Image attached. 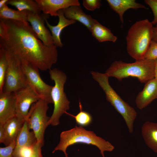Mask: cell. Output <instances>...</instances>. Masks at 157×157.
<instances>
[{
	"mask_svg": "<svg viewBox=\"0 0 157 157\" xmlns=\"http://www.w3.org/2000/svg\"><path fill=\"white\" fill-rule=\"evenodd\" d=\"M157 98V80L154 78L146 83L142 90L135 99L137 107L140 110L144 108Z\"/></svg>",
	"mask_w": 157,
	"mask_h": 157,
	"instance_id": "9a60e30c",
	"label": "cell"
},
{
	"mask_svg": "<svg viewBox=\"0 0 157 157\" xmlns=\"http://www.w3.org/2000/svg\"><path fill=\"white\" fill-rule=\"evenodd\" d=\"M30 130L26 118L16 140V146L13 153L16 152L24 147H33L37 142L34 133Z\"/></svg>",
	"mask_w": 157,
	"mask_h": 157,
	"instance_id": "ac0fdd59",
	"label": "cell"
},
{
	"mask_svg": "<svg viewBox=\"0 0 157 157\" xmlns=\"http://www.w3.org/2000/svg\"><path fill=\"white\" fill-rule=\"evenodd\" d=\"M5 52L8 67L3 92L15 93L25 88L27 85L20 60L11 53L6 51Z\"/></svg>",
	"mask_w": 157,
	"mask_h": 157,
	"instance_id": "ba28073f",
	"label": "cell"
},
{
	"mask_svg": "<svg viewBox=\"0 0 157 157\" xmlns=\"http://www.w3.org/2000/svg\"><path fill=\"white\" fill-rule=\"evenodd\" d=\"M16 146V141L8 146L0 147V157H14L13 152Z\"/></svg>",
	"mask_w": 157,
	"mask_h": 157,
	"instance_id": "4316f807",
	"label": "cell"
},
{
	"mask_svg": "<svg viewBox=\"0 0 157 157\" xmlns=\"http://www.w3.org/2000/svg\"><path fill=\"white\" fill-rule=\"evenodd\" d=\"M141 133L146 145L157 153V123L145 122L141 127Z\"/></svg>",
	"mask_w": 157,
	"mask_h": 157,
	"instance_id": "ffe728a7",
	"label": "cell"
},
{
	"mask_svg": "<svg viewBox=\"0 0 157 157\" xmlns=\"http://www.w3.org/2000/svg\"><path fill=\"white\" fill-rule=\"evenodd\" d=\"M78 143L92 145L97 147L100 150L103 157H105V151H112L114 147L109 142L97 136L92 131H88L79 126L62 132L60 135V140L52 151L60 150L63 152L65 157H68L66 152L67 147Z\"/></svg>",
	"mask_w": 157,
	"mask_h": 157,
	"instance_id": "7a4b0ae2",
	"label": "cell"
},
{
	"mask_svg": "<svg viewBox=\"0 0 157 157\" xmlns=\"http://www.w3.org/2000/svg\"><path fill=\"white\" fill-rule=\"evenodd\" d=\"M93 78L99 83L104 92L106 100L113 106L123 117L129 132L133 131V124L137 116L135 109L124 101L110 85L109 77L105 73L91 71Z\"/></svg>",
	"mask_w": 157,
	"mask_h": 157,
	"instance_id": "5b68a950",
	"label": "cell"
},
{
	"mask_svg": "<svg viewBox=\"0 0 157 157\" xmlns=\"http://www.w3.org/2000/svg\"><path fill=\"white\" fill-rule=\"evenodd\" d=\"M48 104L43 99L39 100L32 105L26 117L30 129L33 132L37 142H40L42 146L44 133L50 118L47 115Z\"/></svg>",
	"mask_w": 157,
	"mask_h": 157,
	"instance_id": "52a82bcc",
	"label": "cell"
},
{
	"mask_svg": "<svg viewBox=\"0 0 157 157\" xmlns=\"http://www.w3.org/2000/svg\"><path fill=\"white\" fill-rule=\"evenodd\" d=\"M27 85L48 104L53 103L51 97L52 86L44 82L41 78L39 69L28 62L20 60Z\"/></svg>",
	"mask_w": 157,
	"mask_h": 157,
	"instance_id": "9c48e42d",
	"label": "cell"
},
{
	"mask_svg": "<svg viewBox=\"0 0 157 157\" xmlns=\"http://www.w3.org/2000/svg\"><path fill=\"white\" fill-rule=\"evenodd\" d=\"M16 100V115L26 119L32 105L42 98L29 86L14 93Z\"/></svg>",
	"mask_w": 157,
	"mask_h": 157,
	"instance_id": "30bf717a",
	"label": "cell"
},
{
	"mask_svg": "<svg viewBox=\"0 0 157 157\" xmlns=\"http://www.w3.org/2000/svg\"><path fill=\"white\" fill-rule=\"evenodd\" d=\"M28 22L37 37L44 44L48 46L54 45L51 33L44 25L45 22L43 14L30 12Z\"/></svg>",
	"mask_w": 157,
	"mask_h": 157,
	"instance_id": "8fae6325",
	"label": "cell"
},
{
	"mask_svg": "<svg viewBox=\"0 0 157 157\" xmlns=\"http://www.w3.org/2000/svg\"><path fill=\"white\" fill-rule=\"evenodd\" d=\"M3 125L0 124V143H2L3 135Z\"/></svg>",
	"mask_w": 157,
	"mask_h": 157,
	"instance_id": "d6a6232c",
	"label": "cell"
},
{
	"mask_svg": "<svg viewBox=\"0 0 157 157\" xmlns=\"http://www.w3.org/2000/svg\"><path fill=\"white\" fill-rule=\"evenodd\" d=\"M40 10L45 15L58 16V11L72 6H80L78 0H35Z\"/></svg>",
	"mask_w": 157,
	"mask_h": 157,
	"instance_id": "5bb4252c",
	"label": "cell"
},
{
	"mask_svg": "<svg viewBox=\"0 0 157 157\" xmlns=\"http://www.w3.org/2000/svg\"><path fill=\"white\" fill-rule=\"evenodd\" d=\"M42 147L40 142H37L33 147V153L31 157H43L41 153Z\"/></svg>",
	"mask_w": 157,
	"mask_h": 157,
	"instance_id": "f546056e",
	"label": "cell"
},
{
	"mask_svg": "<svg viewBox=\"0 0 157 157\" xmlns=\"http://www.w3.org/2000/svg\"><path fill=\"white\" fill-rule=\"evenodd\" d=\"M26 119L16 115L8 120L4 124L2 143L6 146L16 141Z\"/></svg>",
	"mask_w": 157,
	"mask_h": 157,
	"instance_id": "4fadbf2b",
	"label": "cell"
},
{
	"mask_svg": "<svg viewBox=\"0 0 157 157\" xmlns=\"http://www.w3.org/2000/svg\"><path fill=\"white\" fill-rule=\"evenodd\" d=\"M110 7L119 15L120 19L123 23V15L125 12L130 9H147L143 5L137 3L135 0H107Z\"/></svg>",
	"mask_w": 157,
	"mask_h": 157,
	"instance_id": "d6986e66",
	"label": "cell"
},
{
	"mask_svg": "<svg viewBox=\"0 0 157 157\" xmlns=\"http://www.w3.org/2000/svg\"><path fill=\"white\" fill-rule=\"evenodd\" d=\"M153 24L147 19L136 22L126 37L128 53L136 61L144 59L152 40Z\"/></svg>",
	"mask_w": 157,
	"mask_h": 157,
	"instance_id": "3957f363",
	"label": "cell"
},
{
	"mask_svg": "<svg viewBox=\"0 0 157 157\" xmlns=\"http://www.w3.org/2000/svg\"><path fill=\"white\" fill-rule=\"evenodd\" d=\"M154 78L157 80V59L155 60Z\"/></svg>",
	"mask_w": 157,
	"mask_h": 157,
	"instance_id": "836d02e7",
	"label": "cell"
},
{
	"mask_svg": "<svg viewBox=\"0 0 157 157\" xmlns=\"http://www.w3.org/2000/svg\"><path fill=\"white\" fill-rule=\"evenodd\" d=\"M7 4L15 6L19 11H28L38 14H41V12L35 0H9Z\"/></svg>",
	"mask_w": 157,
	"mask_h": 157,
	"instance_id": "603a6c76",
	"label": "cell"
},
{
	"mask_svg": "<svg viewBox=\"0 0 157 157\" xmlns=\"http://www.w3.org/2000/svg\"><path fill=\"white\" fill-rule=\"evenodd\" d=\"M155 60L146 59L128 63L121 60L113 62L105 73L119 81L129 77L137 78L142 83L154 78Z\"/></svg>",
	"mask_w": 157,
	"mask_h": 157,
	"instance_id": "277c9868",
	"label": "cell"
},
{
	"mask_svg": "<svg viewBox=\"0 0 157 157\" xmlns=\"http://www.w3.org/2000/svg\"><path fill=\"white\" fill-rule=\"evenodd\" d=\"M5 29L4 37L0 38V48L25 60L42 71L50 70L57 62V47L48 46L37 37L28 22L0 19Z\"/></svg>",
	"mask_w": 157,
	"mask_h": 157,
	"instance_id": "6da1fadb",
	"label": "cell"
},
{
	"mask_svg": "<svg viewBox=\"0 0 157 157\" xmlns=\"http://www.w3.org/2000/svg\"><path fill=\"white\" fill-rule=\"evenodd\" d=\"M30 12L15 10L9 8L6 4L0 9V19L28 22V17Z\"/></svg>",
	"mask_w": 157,
	"mask_h": 157,
	"instance_id": "7402d4cb",
	"label": "cell"
},
{
	"mask_svg": "<svg viewBox=\"0 0 157 157\" xmlns=\"http://www.w3.org/2000/svg\"><path fill=\"white\" fill-rule=\"evenodd\" d=\"M80 111L76 115H74L67 113L65 114L74 118L76 122L80 126H86L90 125L92 122V117L88 113L82 110V105L80 102L79 103Z\"/></svg>",
	"mask_w": 157,
	"mask_h": 157,
	"instance_id": "cb8c5ba5",
	"label": "cell"
},
{
	"mask_svg": "<svg viewBox=\"0 0 157 157\" xmlns=\"http://www.w3.org/2000/svg\"><path fill=\"white\" fill-rule=\"evenodd\" d=\"M6 33L5 29L4 24L1 20L0 19V37L1 38L4 37Z\"/></svg>",
	"mask_w": 157,
	"mask_h": 157,
	"instance_id": "4dcf8cb0",
	"label": "cell"
},
{
	"mask_svg": "<svg viewBox=\"0 0 157 157\" xmlns=\"http://www.w3.org/2000/svg\"><path fill=\"white\" fill-rule=\"evenodd\" d=\"M8 62L5 51L0 49V93L3 92Z\"/></svg>",
	"mask_w": 157,
	"mask_h": 157,
	"instance_id": "d4e9b609",
	"label": "cell"
},
{
	"mask_svg": "<svg viewBox=\"0 0 157 157\" xmlns=\"http://www.w3.org/2000/svg\"><path fill=\"white\" fill-rule=\"evenodd\" d=\"M83 6L90 11H94L99 9L101 6V1L99 0H83Z\"/></svg>",
	"mask_w": 157,
	"mask_h": 157,
	"instance_id": "83f0119b",
	"label": "cell"
},
{
	"mask_svg": "<svg viewBox=\"0 0 157 157\" xmlns=\"http://www.w3.org/2000/svg\"><path fill=\"white\" fill-rule=\"evenodd\" d=\"M92 36L99 42L110 41L115 42L117 38L110 30L95 20L90 31Z\"/></svg>",
	"mask_w": 157,
	"mask_h": 157,
	"instance_id": "44dd1931",
	"label": "cell"
},
{
	"mask_svg": "<svg viewBox=\"0 0 157 157\" xmlns=\"http://www.w3.org/2000/svg\"><path fill=\"white\" fill-rule=\"evenodd\" d=\"M157 59V42L151 41L144 59L155 60Z\"/></svg>",
	"mask_w": 157,
	"mask_h": 157,
	"instance_id": "484cf974",
	"label": "cell"
},
{
	"mask_svg": "<svg viewBox=\"0 0 157 157\" xmlns=\"http://www.w3.org/2000/svg\"><path fill=\"white\" fill-rule=\"evenodd\" d=\"M67 19L77 21L85 26L90 32L95 19L85 14L80 6H72L62 10Z\"/></svg>",
	"mask_w": 157,
	"mask_h": 157,
	"instance_id": "e0dca14e",
	"label": "cell"
},
{
	"mask_svg": "<svg viewBox=\"0 0 157 157\" xmlns=\"http://www.w3.org/2000/svg\"><path fill=\"white\" fill-rule=\"evenodd\" d=\"M57 13L59 21L55 26L51 25L47 20L48 16L46 15H44L46 25L51 32L53 44L57 47L61 48L63 46V44L60 39V35L63 30L66 27L75 23L76 21L67 18L62 10H58Z\"/></svg>",
	"mask_w": 157,
	"mask_h": 157,
	"instance_id": "2e32d148",
	"label": "cell"
},
{
	"mask_svg": "<svg viewBox=\"0 0 157 157\" xmlns=\"http://www.w3.org/2000/svg\"><path fill=\"white\" fill-rule=\"evenodd\" d=\"M157 42V24L153 28V34L152 40Z\"/></svg>",
	"mask_w": 157,
	"mask_h": 157,
	"instance_id": "1f68e13d",
	"label": "cell"
},
{
	"mask_svg": "<svg viewBox=\"0 0 157 157\" xmlns=\"http://www.w3.org/2000/svg\"><path fill=\"white\" fill-rule=\"evenodd\" d=\"M145 3L151 8L154 15V18L151 22L153 25L157 24V0H145Z\"/></svg>",
	"mask_w": 157,
	"mask_h": 157,
	"instance_id": "f1b7e54d",
	"label": "cell"
},
{
	"mask_svg": "<svg viewBox=\"0 0 157 157\" xmlns=\"http://www.w3.org/2000/svg\"><path fill=\"white\" fill-rule=\"evenodd\" d=\"M8 0H0V9L2 8L6 5L7 4Z\"/></svg>",
	"mask_w": 157,
	"mask_h": 157,
	"instance_id": "e575fe53",
	"label": "cell"
},
{
	"mask_svg": "<svg viewBox=\"0 0 157 157\" xmlns=\"http://www.w3.org/2000/svg\"><path fill=\"white\" fill-rule=\"evenodd\" d=\"M49 74L50 78L54 82L51 92L54 108L48 125L56 126L60 124V117L66 113L70 108V101L64 91V86L67 76L62 70L56 68L49 70Z\"/></svg>",
	"mask_w": 157,
	"mask_h": 157,
	"instance_id": "8992f818",
	"label": "cell"
},
{
	"mask_svg": "<svg viewBox=\"0 0 157 157\" xmlns=\"http://www.w3.org/2000/svg\"><path fill=\"white\" fill-rule=\"evenodd\" d=\"M16 100L14 93H0V124H4L16 115Z\"/></svg>",
	"mask_w": 157,
	"mask_h": 157,
	"instance_id": "7c38bea8",
	"label": "cell"
}]
</instances>
